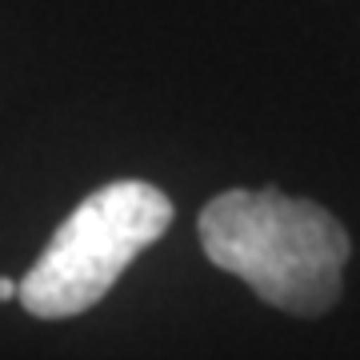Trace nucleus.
Instances as JSON below:
<instances>
[{
	"mask_svg": "<svg viewBox=\"0 0 360 360\" xmlns=\"http://www.w3.org/2000/svg\"><path fill=\"white\" fill-rule=\"evenodd\" d=\"M200 248L281 312L321 316L340 296L348 232L312 200L276 188H229L200 212Z\"/></svg>",
	"mask_w": 360,
	"mask_h": 360,
	"instance_id": "1",
	"label": "nucleus"
},
{
	"mask_svg": "<svg viewBox=\"0 0 360 360\" xmlns=\"http://www.w3.org/2000/svg\"><path fill=\"white\" fill-rule=\"evenodd\" d=\"M172 224V200L148 180H112L84 196L20 281L32 316L65 321L108 296L120 272Z\"/></svg>",
	"mask_w": 360,
	"mask_h": 360,
	"instance_id": "2",
	"label": "nucleus"
},
{
	"mask_svg": "<svg viewBox=\"0 0 360 360\" xmlns=\"http://www.w3.org/2000/svg\"><path fill=\"white\" fill-rule=\"evenodd\" d=\"M16 292H20V281H13V276H0V300H13Z\"/></svg>",
	"mask_w": 360,
	"mask_h": 360,
	"instance_id": "3",
	"label": "nucleus"
}]
</instances>
